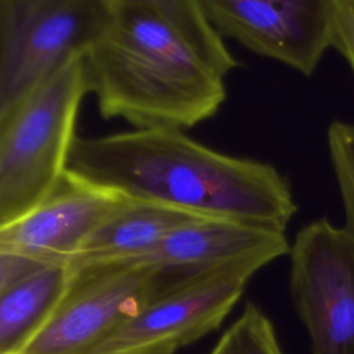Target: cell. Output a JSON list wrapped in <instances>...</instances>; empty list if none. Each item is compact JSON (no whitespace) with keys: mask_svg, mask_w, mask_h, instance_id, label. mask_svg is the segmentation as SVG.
<instances>
[{"mask_svg":"<svg viewBox=\"0 0 354 354\" xmlns=\"http://www.w3.org/2000/svg\"><path fill=\"white\" fill-rule=\"evenodd\" d=\"M328 145L344 203L346 228L354 238V124L332 123L328 129Z\"/></svg>","mask_w":354,"mask_h":354,"instance_id":"15","label":"cell"},{"mask_svg":"<svg viewBox=\"0 0 354 354\" xmlns=\"http://www.w3.org/2000/svg\"><path fill=\"white\" fill-rule=\"evenodd\" d=\"M198 217L162 203L130 199L86 239L69 263L142 259L176 228Z\"/></svg>","mask_w":354,"mask_h":354,"instance_id":"11","label":"cell"},{"mask_svg":"<svg viewBox=\"0 0 354 354\" xmlns=\"http://www.w3.org/2000/svg\"><path fill=\"white\" fill-rule=\"evenodd\" d=\"M105 0H0V118L105 32Z\"/></svg>","mask_w":354,"mask_h":354,"instance_id":"4","label":"cell"},{"mask_svg":"<svg viewBox=\"0 0 354 354\" xmlns=\"http://www.w3.org/2000/svg\"><path fill=\"white\" fill-rule=\"evenodd\" d=\"M87 93L83 54L0 118V227L37 206L66 173Z\"/></svg>","mask_w":354,"mask_h":354,"instance_id":"3","label":"cell"},{"mask_svg":"<svg viewBox=\"0 0 354 354\" xmlns=\"http://www.w3.org/2000/svg\"><path fill=\"white\" fill-rule=\"evenodd\" d=\"M354 71V0H336L333 46Z\"/></svg>","mask_w":354,"mask_h":354,"instance_id":"17","label":"cell"},{"mask_svg":"<svg viewBox=\"0 0 354 354\" xmlns=\"http://www.w3.org/2000/svg\"><path fill=\"white\" fill-rule=\"evenodd\" d=\"M88 93L104 119L136 129H189L225 101L224 75L159 11L113 4L105 32L84 54Z\"/></svg>","mask_w":354,"mask_h":354,"instance_id":"2","label":"cell"},{"mask_svg":"<svg viewBox=\"0 0 354 354\" xmlns=\"http://www.w3.org/2000/svg\"><path fill=\"white\" fill-rule=\"evenodd\" d=\"M268 263L264 257H248L180 275L93 354H176L217 330L252 277Z\"/></svg>","mask_w":354,"mask_h":354,"instance_id":"6","label":"cell"},{"mask_svg":"<svg viewBox=\"0 0 354 354\" xmlns=\"http://www.w3.org/2000/svg\"><path fill=\"white\" fill-rule=\"evenodd\" d=\"M48 264L53 263L43 261L21 252L0 249V292L25 281Z\"/></svg>","mask_w":354,"mask_h":354,"instance_id":"16","label":"cell"},{"mask_svg":"<svg viewBox=\"0 0 354 354\" xmlns=\"http://www.w3.org/2000/svg\"><path fill=\"white\" fill-rule=\"evenodd\" d=\"M66 170L130 199L283 232L297 210L272 165L218 152L180 129L76 137Z\"/></svg>","mask_w":354,"mask_h":354,"instance_id":"1","label":"cell"},{"mask_svg":"<svg viewBox=\"0 0 354 354\" xmlns=\"http://www.w3.org/2000/svg\"><path fill=\"white\" fill-rule=\"evenodd\" d=\"M209 354H283L267 314L248 301L241 315L224 330Z\"/></svg>","mask_w":354,"mask_h":354,"instance_id":"14","label":"cell"},{"mask_svg":"<svg viewBox=\"0 0 354 354\" xmlns=\"http://www.w3.org/2000/svg\"><path fill=\"white\" fill-rule=\"evenodd\" d=\"M289 252L283 231L231 218L198 217L176 228L141 260L171 274L188 275L248 257L274 261Z\"/></svg>","mask_w":354,"mask_h":354,"instance_id":"10","label":"cell"},{"mask_svg":"<svg viewBox=\"0 0 354 354\" xmlns=\"http://www.w3.org/2000/svg\"><path fill=\"white\" fill-rule=\"evenodd\" d=\"M129 201L66 170L37 206L0 227V249L47 263H69L86 239Z\"/></svg>","mask_w":354,"mask_h":354,"instance_id":"9","label":"cell"},{"mask_svg":"<svg viewBox=\"0 0 354 354\" xmlns=\"http://www.w3.org/2000/svg\"><path fill=\"white\" fill-rule=\"evenodd\" d=\"M289 290L313 354H354V238L321 218L290 245Z\"/></svg>","mask_w":354,"mask_h":354,"instance_id":"7","label":"cell"},{"mask_svg":"<svg viewBox=\"0 0 354 354\" xmlns=\"http://www.w3.org/2000/svg\"><path fill=\"white\" fill-rule=\"evenodd\" d=\"M55 308L18 354H93L180 277L141 259L72 264Z\"/></svg>","mask_w":354,"mask_h":354,"instance_id":"5","label":"cell"},{"mask_svg":"<svg viewBox=\"0 0 354 354\" xmlns=\"http://www.w3.org/2000/svg\"><path fill=\"white\" fill-rule=\"evenodd\" d=\"M199 1L221 36L303 75H311L333 46L336 0Z\"/></svg>","mask_w":354,"mask_h":354,"instance_id":"8","label":"cell"},{"mask_svg":"<svg viewBox=\"0 0 354 354\" xmlns=\"http://www.w3.org/2000/svg\"><path fill=\"white\" fill-rule=\"evenodd\" d=\"M71 275L69 263H53L0 292V354H18L47 321Z\"/></svg>","mask_w":354,"mask_h":354,"instance_id":"12","label":"cell"},{"mask_svg":"<svg viewBox=\"0 0 354 354\" xmlns=\"http://www.w3.org/2000/svg\"><path fill=\"white\" fill-rule=\"evenodd\" d=\"M111 4H140L165 15L224 76L239 64L228 51L223 36L209 22L199 0H105Z\"/></svg>","mask_w":354,"mask_h":354,"instance_id":"13","label":"cell"}]
</instances>
